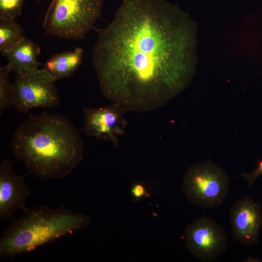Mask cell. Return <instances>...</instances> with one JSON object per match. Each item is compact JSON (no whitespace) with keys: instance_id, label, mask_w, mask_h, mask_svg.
Returning <instances> with one entry per match:
<instances>
[{"instance_id":"9a60e30c","label":"cell","mask_w":262,"mask_h":262,"mask_svg":"<svg viewBox=\"0 0 262 262\" xmlns=\"http://www.w3.org/2000/svg\"><path fill=\"white\" fill-rule=\"evenodd\" d=\"M27 0H0V18L15 19L21 14Z\"/></svg>"},{"instance_id":"52a82bcc","label":"cell","mask_w":262,"mask_h":262,"mask_svg":"<svg viewBox=\"0 0 262 262\" xmlns=\"http://www.w3.org/2000/svg\"><path fill=\"white\" fill-rule=\"evenodd\" d=\"M184 236L186 248L194 257L202 262L214 260L227 247L228 239L224 229L205 215L188 224Z\"/></svg>"},{"instance_id":"3957f363","label":"cell","mask_w":262,"mask_h":262,"mask_svg":"<svg viewBox=\"0 0 262 262\" xmlns=\"http://www.w3.org/2000/svg\"><path fill=\"white\" fill-rule=\"evenodd\" d=\"M91 218L64 206L52 209L33 207L14 220L3 231L0 239V257L14 259L60 238L87 227Z\"/></svg>"},{"instance_id":"9c48e42d","label":"cell","mask_w":262,"mask_h":262,"mask_svg":"<svg viewBox=\"0 0 262 262\" xmlns=\"http://www.w3.org/2000/svg\"><path fill=\"white\" fill-rule=\"evenodd\" d=\"M230 224L235 240L245 245H257L262 229L260 204L248 195L237 199L230 208Z\"/></svg>"},{"instance_id":"ba28073f","label":"cell","mask_w":262,"mask_h":262,"mask_svg":"<svg viewBox=\"0 0 262 262\" xmlns=\"http://www.w3.org/2000/svg\"><path fill=\"white\" fill-rule=\"evenodd\" d=\"M84 122L82 131L89 136L111 141L117 146L118 138L127 126L125 115L128 112L119 104L83 109Z\"/></svg>"},{"instance_id":"2e32d148","label":"cell","mask_w":262,"mask_h":262,"mask_svg":"<svg viewBox=\"0 0 262 262\" xmlns=\"http://www.w3.org/2000/svg\"><path fill=\"white\" fill-rule=\"evenodd\" d=\"M131 197L136 201L151 196L150 193L145 185L140 182H136L132 184L131 188Z\"/></svg>"},{"instance_id":"ac0fdd59","label":"cell","mask_w":262,"mask_h":262,"mask_svg":"<svg viewBox=\"0 0 262 262\" xmlns=\"http://www.w3.org/2000/svg\"><path fill=\"white\" fill-rule=\"evenodd\" d=\"M37 0L38 1H41L42 0Z\"/></svg>"},{"instance_id":"8992f818","label":"cell","mask_w":262,"mask_h":262,"mask_svg":"<svg viewBox=\"0 0 262 262\" xmlns=\"http://www.w3.org/2000/svg\"><path fill=\"white\" fill-rule=\"evenodd\" d=\"M55 82L43 68L16 74L14 82L15 110L20 113H26L35 108L57 107L60 104V98Z\"/></svg>"},{"instance_id":"8fae6325","label":"cell","mask_w":262,"mask_h":262,"mask_svg":"<svg viewBox=\"0 0 262 262\" xmlns=\"http://www.w3.org/2000/svg\"><path fill=\"white\" fill-rule=\"evenodd\" d=\"M40 52V48L37 44L25 37L2 55L6 58L8 61L6 65L11 71L17 74L39 68L41 64L38 60V57Z\"/></svg>"},{"instance_id":"e0dca14e","label":"cell","mask_w":262,"mask_h":262,"mask_svg":"<svg viewBox=\"0 0 262 262\" xmlns=\"http://www.w3.org/2000/svg\"><path fill=\"white\" fill-rule=\"evenodd\" d=\"M262 176V158L258 163L256 168L249 173H242L236 177H243L247 181L248 188H250L255 180Z\"/></svg>"},{"instance_id":"5bb4252c","label":"cell","mask_w":262,"mask_h":262,"mask_svg":"<svg viewBox=\"0 0 262 262\" xmlns=\"http://www.w3.org/2000/svg\"><path fill=\"white\" fill-rule=\"evenodd\" d=\"M11 70L7 65L0 67V115L4 110L14 106L15 90L14 83L10 80Z\"/></svg>"},{"instance_id":"5b68a950","label":"cell","mask_w":262,"mask_h":262,"mask_svg":"<svg viewBox=\"0 0 262 262\" xmlns=\"http://www.w3.org/2000/svg\"><path fill=\"white\" fill-rule=\"evenodd\" d=\"M229 177L211 161L189 167L183 177L182 191L187 201L205 209L217 207L227 197Z\"/></svg>"},{"instance_id":"30bf717a","label":"cell","mask_w":262,"mask_h":262,"mask_svg":"<svg viewBox=\"0 0 262 262\" xmlns=\"http://www.w3.org/2000/svg\"><path fill=\"white\" fill-rule=\"evenodd\" d=\"M14 163L4 160L0 163V219H15L14 212L21 209L29 210L26 202L30 191L24 181L26 175L16 174L13 168Z\"/></svg>"},{"instance_id":"4fadbf2b","label":"cell","mask_w":262,"mask_h":262,"mask_svg":"<svg viewBox=\"0 0 262 262\" xmlns=\"http://www.w3.org/2000/svg\"><path fill=\"white\" fill-rule=\"evenodd\" d=\"M25 37L23 30L15 19L0 18V52L11 49Z\"/></svg>"},{"instance_id":"7a4b0ae2","label":"cell","mask_w":262,"mask_h":262,"mask_svg":"<svg viewBox=\"0 0 262 262\" xmlns=\"http://www.w3.org/2000/svg\"><path fill=\"white\" fill-rule=\"evenodd\" d=\"M11 148L28 173L41 180L64 179L83 160V140L73 123L45 111L18 126Z\"/></svg>"},{"instance_id":"7c38bea8","label":"cell","mask_w":262,"mask_h":262,"mask_svg":"<svg viewBox=\"0 0 262 262\" xmlns=\"http://www.w3.org/2000/svg\"><path fill=\"white\" fill-rule=\"evenodd\" d=\"M83 55V50L80 47L56 53L46 62L43 68L56 81L67 78L80 66Z\"/></svg>"},{"instance_id":"6da1fadb","label":"cell","mask_w":262,"mask_h":262,"mask_svg":"<svg viewBox=\"0 0 262 262\" xmlns=\"http://www.w3.org/2000/svg\"><path fill=\"white\" fill-rule=\"evenodd\" d=\"M195 42L192 21L176 6L123 0L93 48L102 94L128 112L162 107L190 82Z\"/></svg>"},{"instance_id":"277c9868","label":"cell","mask_w":262,"mask_h":262,"mask_svg":"<svg viewBox=\"0 0 262 262\" xmlns=\"http://www.w3.org/2000/svg\"><path fill=\"white\" fill-rule=\"evenodd\" d=\"M103 4V0H52L43 26L51 35L83 39L100 18Z\"/></svg>"}]
</instances>
